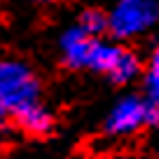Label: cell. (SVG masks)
Segmentation results:
<instances>
[{
  "label": "cell",
  "mask_w": 159,
  "mask_h": 159,
  "mask_svg": "<svg viewBox=\"0 0 159 159\" xmlns=\"http://www.w3.org/2000/svg\"><path fill=\"white\" fill-rule=\"evenodd\" d=\"M152 129H159V103L157 101H150V124Z\"/></svg>",
  "instance_id": "9c48e42d"
},
{
  "label": "cell",
  "mask_w": 159,
  "mask_h": 159,
  "mask_svg": "<svg viewBox=\"0 0 159 159\" xmlns=\"http://www.w3.org/2000/svg\"><path fill=\"white\" fill-rule=\"evenodd\" d=\"M38 2H54V0H38Z\"/></svg>",
  "instance_id": "7c38bea8"
},
{
  "label": "cell",
  "mask_w": 159,
  "mask_h": 159,
  "mask_svg": "<svg viewBox=\"0 0 159 159\" xmlns=\"http://www.w3.org/2000/svg\"><path fill=\"white\" fill-rule=\"evenodd\" d=\"M0 98L10 108V115H19L40 101V80L28 63L19 59H0Z\"/></svg>",
  "instance_id": "6da1fadb"
},
{
  "label": "cell",
  "mask_w": 159,
  "mask_h": 159,
  "mask_svg": "<svg viewBox=\"0 0 159 159\" xmlns=\"http://www.w3.org/2000/svg\"><path fill=\"white\" fill-rule=\"evenodd\" d=\"M12 119H14L16 126H19L21 131H26L28 136H47L54 129V117H52V112L47 110L45 103L30 105V108L21 110L19 115H14Z\"/></svg>",
  "instance_id": "8992f818"
},
{
  "label": "cell",
  "mask_w": 159,
  "mask_h": 159,
  "mask_svg": "<svg viewBox=\"0 0 159 159\" xmlns=\"http://www.w3.org/2000/svg\"><path fill=\"white\" fill-rule=\"evenodd\" d=\"M96 159H136V157H131V154H126V152H105V154H101V157H96Z\"/></svg>",
  "instance_id": "8fae6325"
},
{
  "label": "cell",
  "mask_w": 159,
  "mask_h": 159,
  "mask_svg": "<svg viewBox=\"0 0 159 159\" xmlns=\"http://www.w3.org/2000/svg\"><path fill=\"white\" fill-rule=\"evenodd\" d=\"M159 24V0H117L108 14V33L115 40H134Z\"/></svg>",
  "instance_id": "3957f363"
},
{
  "label": "cell",
  "mask_w": 159,
  "mask_h": 159,
  "mask_svg": "<svg viewBox=\"0 0 159 159\" xmlns=\"http://www.w3.org/2000/svg\"><path fill=\"white\" fill-rule=\"evenodd\" d=\"M10 108H7L5 103H2V98H0V131H5V124H7V119H10Z\"/></svg>",
  "instance_id": "30bf717a"
},
{
  "label": "cell",
  "mask_w": 159,
  "mask_h": 159,
  "mask_svg": "<svg viewBox=\"0 0 159 159\" xmlns=\"http://www.w3.org/2000/svg\"><path fill=\"white\" fill-rule=\"evenodd\" d=\"M150 124V98L148 96H122L110 108L103 122V134L108 138H129Z\"/></svg>",
  "instance_id": "277c9868"
},
{
  "label": "cell",
  "mask_w": 159,
  "mask_h": 159,
  "mask_svg": "<svg viewBox=\"0 0 159 159\" xmlns=\"http://www.w3.org/2000/svg\"><path fill=\"white\" fill-rule=\"evenodd\" d=\"M94 35L84 33L77 24H73L70 28H66L59 38V52L61 59L68 68L73 70H84L87 68V59H89V52L94 47Z\"/></svg>",
  "instance_id": "5b68a950"
},
{
  "label": "cell",
  "mask_w": 159,
  "mask_h": 159,
  "mask_svg": "<svg viewBox=\"0 0 159 159\" xmlns=\"http://www.w3.org/2000/svg\"><path fill=\"white\" fill-rule=\"evenodd\" d=\"M84 70H94V73L105 75L115 84H129L140 75L143 66H140V59L136 56V52H131L129 47L96 38Z\"/></svg>",
  "instance_id": "7a4b0ae2"
},
{
  "label": "cell",
  "mask_w": 159,
  "mask_h": 159,
  "mask_svg": "<svg viewBox=\"0 0 159 159\" xmlns=\"http://www.w3.org/2000/svg\"><path fill=\"white\" fill-rule=\"evenodd\" d=\"M143 89H145V96L150 101L159 103V45L152 49V54L148 59V66L143 70Z\"/></svg>",
  "instance_id": "52a82bcc"
},
{
  "label": "cell",
  "mask_w": 159,
  "mask_h": 159,
  "mask_svg": "<svg viewBox=\"0 0 159 159\" xmlns=\"http://www.w3.org/2000/svg\"><path fill=\"white\" fill-rule=\"evenodd\" d=\"M2 134H5V131H0V140H2Z\"/></svg>",
  "instance_id": "4fadbf2b"
},
{
  "label": "cell",
  "mask_w": 159,
  "mask_h": 159,
  "mask_svg": "<svg viewBox=\"0 0 159 159\" xmlns=\"http://www.w3.org/2000/svg\"><path fill=\"white\" fill-rule=\"evenodd\" d=\"M75 24L84 30V33L94 35V38H101V35L108 30V14L91 7V10H84V12H82V14L77 16V21H75Z\"/></svg>",
  "instance_id": "ba28073f"
}]
</instances>
